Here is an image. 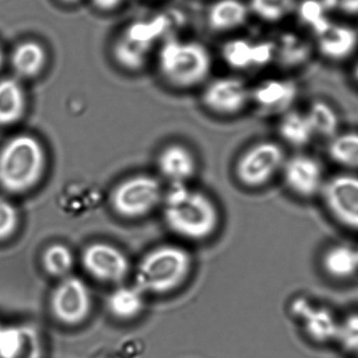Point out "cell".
Here are the masks:
<instances>
[{
  "instance_id": "obj_14",
  "label": "cell",
  "mask_w": 358,
  "mask_h": 358,
  "mask_svg": "<svg viewBox=\"0 0 358 358\" xmlns=\"http://www.w3.org/2000/svg\"><path fill=\"white\" fill-rule=\"evenodd\" d=\"M320 266L331 280H350L358 274V248L348 244L332 245L322 253Z\"/></svg>"
},
{
  "instance_id": "obj_26",
  "label": "cell",
  "mask_w": 358,
  "mask_h": 358,
  "mask_svg": "<svg viewBox=\"0 0 358 358\" xmlns=\"http://www.w3.org/2000/svg\"><path fill=\"white\" fill-rule=\"evenodd\" d=\"M336 343L351 354H358V312L349 314L339 322Z\"/></svg>"
},
{
  "instance_id": "obj_31",
  "label": "cell",
  "mask_w": 358,
  "mask_h": 358,
  "mask_svg": "<svg viewBox=\"0 0 358 358\" xmlns=\"http://www.w3.org/2000/svg\"><path fill=\"white\" fill-rule=\"evenodd\" d=\"M291 87L278 81H270L255 92V99L264 106H273L288 99Z\"/></svg>"
},
{
  "instance_id": "obj_29",
  "label": "cell",
  "mask_w": 358,
  "mask_h": 358,
  "mask_svg": "<svg viewBox=\"0 0 358 358\" xmlns=\"http://www.w3.org/2000/svg\"><path fill=\"white\" fill-rule=\"evenodd\" d=\"M252 45L245 41H234L228 43L223 49V57L234 68H245L251 64Z\"/></svg>"
},
{
  "instance_id": "obj_12",
  "label": "cell",
  "mask_w": 358,
  "mask_h": 358,
  "mask_svg": "<svg viewBox=\"0 0 358 358\" xmlns=\"http://www.w3.org/2000/svg\"><path fill=\"white\" fill-rule=\"evenodd\" d=\"M282 175L287 189L303 200L320 196L327 180L320 163L309 156H295L287 160Z\"/></svg>"
},
{
  "instance_id": "obj_28",
  "label": "cell",
  "mask_w": 358,
  "mask_h": 358,
  "mask_svg": "<svg viewBox=\"0 0 358 358\" xmlns=\"http://www.w3.org/2000/svg\"><path fill=\"white\" fill-rule=\"evenodd\" d=\"M299 15L318 35L330 28L331 24L324 15V6L316 0H305L299 8Z\"/></svg>"
},
{
  "instance_id": "obj_17",
  "label": "cell",
  "mask_w": 358,
  "mask_h": 358,
  "mask_svg": "<svg viewBox=\"0 0 358 358\" xmlns=\"http://www.w3.org/2000/svg\"><path fill=\"white\" fill-rule=\"evenodd\" d=\"M106 306L110 313L117 320H135L143 311L145 293L136 285H122L110 293Z\"/></svg>"
},
{
  "instance_id": "obj_9",
  "label": "cell",
  "mask_w": 358,
  "mask_h": 358,
  "mask_svg": "<svg viewBox=\"0 0 358 358\" xmlns=\"http://www.w3.org/2000/svg\"><path fill=\"white\" fill-rule=\"evenodd\" d=\"M290 313L301 324L310 341L317 345L336 341L341 320L326 306L317 305L306 296H297L291 301Z\"/></svg>"
},
{
  "instance_id": "obj_27",
  "label": "cell",
  "mask_w": 358,
  "mask_h": 358,
  "mask_svg": "<svg viewBox=\"0 0 358 358\" xmlns=\"http://www.w3.org/2000/svg\"><path fill=\"white\" fill-rule=\"evenodd\" d=\"M20 226V213L15 205L0 196V242L9 240L15 234Z\"/></svg>"
},
{
  "instance_id": "obj_3",
  "label": "cell",
  "mask_w": 358,
  "mask_h": 358,
  "mask_svg": "<svg viewBox=\"0 0 358 358\" xmlns=\"http://www.w3.org/2000/svg\"><path fill=\"white\" fill-rule=\"evenodd\" d=\"M192 269V257L183 247L161 245L148 251L136 270V286L144 293L164 294L185 282Z\"/></svg>"
},
{
  "instance_id": "obj_19",
  "label": "cell",
  "mask_w": 358,
  "mask_h": 358,
  "mask_svg": "<svg viewBox=\"0 0 358 358\" xmlns=\"http://www.w3.org/2000/svg\"><path fill=\"white\" fill-rule=\"evenodd\" d=\"M47 60L45 48L33 41L20 43L11 55L12 69L22 79L38 76L45 68Z\"/></svg>"
},
{
  "instance_id": "obj_22",
  "label": "cell",
  "mask_w": 358,
  "mask_h": 358,
  "mask_svg": "<svg viewBox=\"0 0 358 358\" xmlns=\"http://www.w3.org/2000/svg\"><path fill=\"white\" fill-rule=\"evenodd\" d=\"M43 269L48 274L59 278L60 280L71 275L74 267V255L72 251L64 244L56 243L50 245L43 253Z\"/></svg>"
},
{
  "instance_id": "obj_33",
  "label": "cell",
  "mask_w": 358,
  "mask_h": 358,
  "mask_svg": "<svg viewBox=\"0 0 358 358\" xmlns=\"http://www.w3.org/2000/svg\"><path fill=\"white\" fill-rule=\"evenodd\" d=\"M273 49L274 47L271 43H264L252 45V50H251V64H267L271 59Z\"/></svg>"
},
{
  "instance_id": "obj_1",
  "label": "cell",
  "mask_w": 358,
  "mask_h": 358,
  "mask_svg": "<svg viewBox=\"0 0 358 358\" xmlns=\"http://www.w3.org/2000/svg\"><path fill=\"white\" fill-rule=\"evenodd\" d=\"M163 203L165 223L181 238L205 241L219 229L221 213L217 203L187 184L171 185L163 196Z\"/></svg>"
},
{
  "instance_id": "obj_15",
  "label": "cell",
  "mask_w": 358,
  "mask_h": 358,
  "mask_svg": "<svg viewBox=\"0 0 358 358\" xmlns=\"http://www.w3.org/2000/svg\"><path fill=\"white\" fill-rule=\"evenodd\" d=\"M38 337L30 329L0 326V358H41Z\"/></svg>"
},
{
  "instance_id": "obj_32",
  "label": "cell",
  "mask_w": 358,
  "mask_h": 358,
  "mask_svg": "<svg viewBox=\"0 0 358 358\" xmlns=\"http://www.w3.org/2000/svg\"><path fill=\"white\" fill-rule=\"evenodd\" d=\"M284 47L280 52V57L284 62L288 64H297L305 59L308 54V49L301 45L292 35H286L284 37Z\"/></svg>"
},
{
  "instance_id": "obj_36",
  "label": "cell",
  "mask_w": 358,
  "mask_h": 358,
  "mask_svg": "<svg viewBox=\"0 0 358 358\" xmlns=\"http://www.w3.org/2000/svg\"><path fill=\"white\" fill-rule=\"evenodd\" d=\"M3 62H5V56H3V50L0 48V70L3 68Z\"/></svg>"
},
{
  "instance_id": "obj_21",
  "label": "cell",
  "mask_w": 358,
  "mask_h": 358,
  "mask_svg": "<svg viewBox=\"0 0 358 358\" xmlns=\"http://www.w3.org/2000/svg\"><path fill=\"white\" fill-rule=\"evenodd\" d=\"M357 43L355 32L343 27L332 26L320 35V51L331 58H343L349 55Z\"/></svg>"
},
{
  "instance_id": "obj_23",
  "label": "cell",
  "mask_w": 358,
  "mask_h": 358,
  "mask_svg": "<svg viewBox=\"0 0 358 358\" xmlns=\"http://www.w3.org/2000/svg\"><path fill=\"white\" fill-rule=\"evenodd\" d=\"M329 156L343 169L358 171V134L335 138L329 146Z\"/></svg>"
},
{
  "instance_id": "obj_35",
  "label": "cell",
  "mask_w": 358,
  "mask_h": 358,
  "mask_svg": "<svg viewBox=\"0 0 358 358\" xmlns=\"http://www.w3.org/2000/svg\"><path fill=\"white\" fill-rule=\"evenodd\" d=\"M96 8L102 11H110V10L116 9L122 0H92Z\"/></svg>"
},
{
  "instance_id": "obj_25",
  "label": "cell",
  "mask_w": 358,
  "mask_h": 358,
  "mask_svg": "<svg viewBox=\"0 0 358 358\" xmlns=\"http://www.w3.org/2000/svg\"><path fill=\"white\" fill-rule=\"evenodd\" d=\"M312 129L324 136L334 135L338 122L336 115L327 104L317 102L312 106L308 117Z\"/></svg>"
},
{
  "instance_id": "obj_2",
  "label": "cell",
  "mask_w": 358,
  "mask_h": 358,
  "mask_svg": "<svg viewBox=\"0 0 358 358\" xmlns=\"http://www.w3.org/2000/svg\"><path fill=\"white\" fill-rule=\"evenodd\" d=\"M47 167L43 144L31 135L11 138L0 150V187L24 194L41 181Z\"/></svg>"
},
{
  "instance_id": "obj_16",
  "label": "cell",
  "mask_w": 358,
  "mask_h": 358,
  "mask_svg": "<svg viewBox=\"0 0 358 358\" xmlns=\"http://www.w3.org/2000/svg\"><path fill=\"white\" fill-rule=\"evenodd\" d=\"M203 101L215 112L236 113L246 101V90L236 79H220L205 90Z\"/></svg>"
},
{
  "instance_id": "obj_20",
  "label": "cell",
  "mask_w": 358,
  "mask_h": 358,
  "mask_svg": "<svg viewBox=\"0 0 358 358\" xmlns=\"http://www.w3.org/2000/svg\"><path fill=\"white\" fill-rule=\"evenodd\" d=\"M246 17V7L238 0H220L211 6L208 22L213 30L223 31L241 26Z\"/></svg>"
},
{
  "instance_id": "obj_30",
  "label": "cell",
  "mask_w": 358,
  "mask_h": 358,
  "mask_svg": "<svg viewBox=\"0 0 358 358\" xmlns=\"http://www.w3.org/2000/svg\"><path fill=\"white\" fill-rule=\"evenodd\" d=\"M292 0H251L253 11L266 20H278L290 9Z\"/></svg>"
},
{
  "instance_id": "obj_11",
  "label": "cell",
  "mask_w": 358,
  "mask_h": 358,
  "mask_svg": "<svg viewBox=\"0 0 358 358\" xmlns=\"http://www.w3.org/2000/svg\"><path fill=\"white\" fill-rule=\"evenodd\" d=\"M162 22L157 20L150 24H137L129 27L121 35L114 45V57L116 62L127 70L141 69L148 60L152 45L160 34Z\"/></svg>"
},
{
  "instance_id": "obj_34",
  "label": "cell",
  "mask_w": 358,
  "mask_h": 358,
  "mask_svg": "<svg viewBox=\"0 0 358 358\" xmlns=\"http://www.w3.org/2000/svg\"><path fill=\"white\" fill-rule=\"evenodd\" d=\"M324 6L328 9L338 10L345 13L358 12V0H324Z\"/></svg>"
},
{
  "instance_id": "obj_18",
  "label": "cell",
  "mask_w": 358,
  "mask_h": 358,
  "mask_svg": "<svg viewBox=\"0 0 358 358\" xmlns=\"http://www.w3.org/2000/svg\"><path fill=\"white\" fill-rule=\"evenodd\" d=\"M26 106V94L20 81L0 79V127H10L22 120Z\"/></svg>"
},
{
  "instance_id": "obj_5",
  "label": "cell",
  "mask_w": 358,
  "mask_h": 358,
  "mask_svg": "<svg viewBox=\"0 0 358 358\" xmlns=\"http://www.w3.org/2000/svg\"><path fill=\"white\" fill-rule=\"evenodd\" d=\"M160 182L148 175H136L118 184L110 196L113 210L119 217L136 220L152 213L163 199Z\"/></svg>"
},
{
  "instance_id": "obj_8",
  "label": "cell",
  "mask_w": 358,
  "mask_h": 358,
  "mask_svg": "<svg viewBox=\"0 0 358 358\" xmlns=\"http://www.w3.org/2000/svg\"><path fill=\"white\" fill-rule=\"evenodd\" d=\"M92 303L89 286L72 274L60 280L50 299L52 314L66 326H77L85 322L91 313Z\"/></svg>"
},
{
  "instance_id": "obj_13",
  "label": "cell",
  "mask_w": 358,
  "mask_h": 358,
  "mask_svg": "<svg viewBox=\"0 0 358 358\" xmlns=\"http://www.w3.org/2000/svg\"><path fill=\"white\" fill-rule=\"evenodd\" d=\"M158 167L161 175L171 182V185L187 184L198 169L194 154L180 144L167 146L160 152Z\"/></svg>"
},
{
  "instance_id": "obj_24",
  "label": "cell",
  "mask_w": 358,
  "mask_h": 358,
  "mask_svg": "<svg viewBox=\"0 0 358 358\" xmlns=\"http://www.w3.org/2000/svg\"><path fill=\"white\" fill-rule=\"evenodd\" d=\"M313 129L308 118L297 114H290L280 125V135L288 143L294 146H303L309 143Z\"/></svg>"
},
{
  "instance_id": "obj_6",
  "label": "cell",
  "mask_w": 358,
  "mask_h": 358,
  "mask_svg": "<svg viewBox=\"0 0 358 358\" xmlns=\"http://www.w3.org/2000/svg\"><path fill=\"white\" fill-rule=\"evenodd\" d=\"M285 155L273 142H262L247 150L234 165V177L242 187L261 189L271 183L284 167Z\"/></svg>"
},
{
  "instance_id": "obj_7",
  "label": "cell",
  "mask_w": 358,
  "mask_h": 358,
  "mask_svg": "<svg viewBox=\"0 0 358 358\" xmlns=\"http://www.w3.org/2000/svg\"><path fill=\"white\" fill-rule=\"evenodd\" d=\"M327 213L341 227L358 232V176L337 173L326 180L322 194Z\"/></svg>"
},
{
  "instance_id": "obj_38",
  "label": "cell",
  "mask_w": 358,
  "mask_h": 358,
  "mask_svg": "<svg viewBox=\"0 0 358 358\" xmlns=\"http://www.w3.org/2000/svg\"><path fill=\"white\" fill-rule=\"evenodd\" d=\"M356 77H357V78H358V66H357V69H356Z\"/></svg>"
},
{
  "instance_id": "obj_10",
  "label": "cell",
  "mask_w": 358,
  "mask_h": 358,
  "mask_svg": "<svg viewBox=\"0 0 358 358\" xmlns=\"http://www.w3.org/2000/svg\"><path fill=\"white\" fill-rule=\"evenodd\" d=\"M85 271L100 282L119 284L129 275L131 264L125 253L110 244L96 242L87 245L81 255Z\"/></svg>"
},
{
  "instance_id": "obj_37",
  "label": "cell",
  "mask_w": 358,
  "mask_h": 358,
  "mask_svg": "<svg viewBox=\"0 0 358 358\" xmlns=\"http://www.w3.org/2000/svg\"><path fill=\"white\" fill-rule=\"evenodd\" d=\"M60 1H62V3H76V1H78V0H60Z\"/></svg>"
},
{
  "instance_id": "obj_39",
  "label": "cell",
  "mask_w": 358,
  "mask_h": 358,
  "mask_svg": "<svg viewBox=\"0 0 358 358\" xmlns=\"http://www.w3.org/2000/svg\"><path fill=\"white\" fill-rule=\"evenodd\" d=\"M356 358H358V354H356Z\"/></svg>"
},
{
  "instance_id": "obj_4",
  "label": "cell",
  "mask_w": 358,
  "mask_h": 358,
  "mask_svg": "<svg viewBox=\"0 0 358 358\" xmlns=\"http://www.w3.org/2000/svg\"><path fill=\"white\" fill-rule=\"evenodd\" d=\"M158 64L165 80L182 89L204 80L210 70V57L200 43L173 38L161 47Z\"/></svg>"
}]
</instances>
